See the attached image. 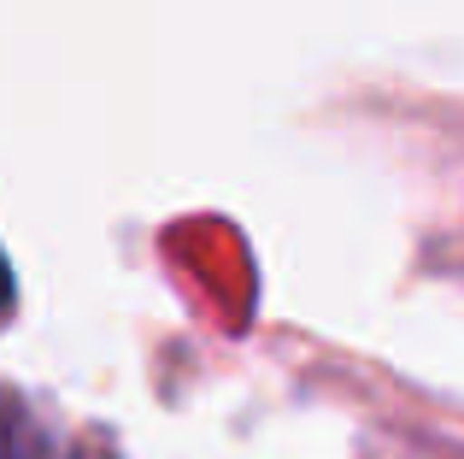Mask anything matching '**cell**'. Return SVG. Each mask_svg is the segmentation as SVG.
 Segmentation results:
<instances>
[{
    "mask_svg": "<svg viewBox=\"0 0 464 459\" xmlns=\"http://www.w3.org/2000/svg\"><path fill=\"white\" fill-rule=\"evenodd\" d=\"M0 459H59L53 436L42 430V418L6 389H0Z\"/></svg>",
    "mask_w": 464,
    "mask_h": 459,
    "instance_id": "cell-1",
    "label": "cell"
}]
</instances>
